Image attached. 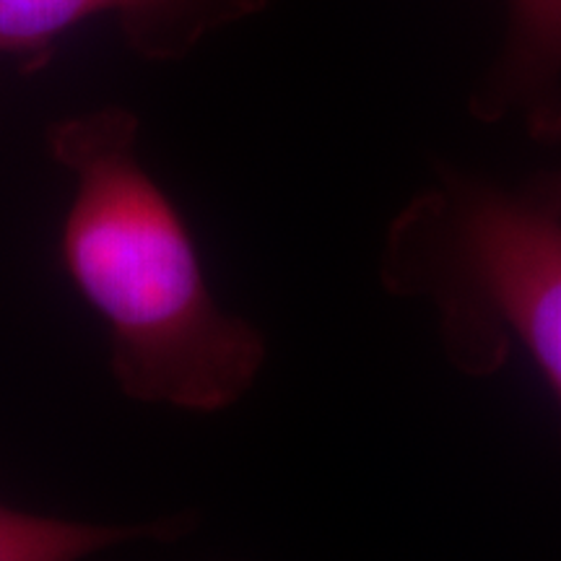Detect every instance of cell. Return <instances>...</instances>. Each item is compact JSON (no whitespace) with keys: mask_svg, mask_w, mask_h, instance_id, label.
Instances as JSON below:
<instances>
[{"mask_svg":"<svg viewBox=\"0 0 561 561\" xmlns=\"http://www.w3.org/2000/svg\"><path fill=\"white\" fill-rule=\"evenodd\" d=\"M138 121L107 107L50 130L73 174L62 224L68 278L110 331V367L138 403L216 413L240 403L268 359L265 335L219 307L191 231L138 159Z\"/></svg>","mask_w":561,"mask_h":561,"instance_id":"cell-1","label":"cell"},{"mask_svg":"<svg viewBox=\"0 0 561 561\" xmlns=\"http://www.w3.org/2000/svg\"><path fill=\"white\" fill-rule=\"evenodd\" d=\"M523 193L536 203H541L543 208L561 216V170L538 174V178L528 182V187Z\"/></svg>","mask_w":561,"mask_h":561,"instance_id":"cell-6","label":"cell"},{"mask_svg":"<svg viewBox=\"0 0 561 561\" xmlns=\"http://www.w3.org/2000/svg\"><path fill=\"white\" fill-rule=\"evenodd\" d=\"M380 278L396 297L430 301L462 375H496L517 348L561 403L559 214L447 172L392 221Z\"/></svg>","mask_w":561,"mask_h":561,"instance_id":"cell-2","label":"cell"},{"mask_svg":"<svg viewBox=\"0 0 561 561\" xmlns=\"http://www.w3.org/2000/svg\"><path fill=\"white\" fill-rule=\"evenodd\" d=\"M476 112L483 121L520 112L533 136H561V0H510L507 53Z\"/></svg>","mask_w":561,"mask_h":561,"instance_id":"cell-4","label":"cell"},{"mask_svg":"<svg viewBox=\"0 0 561 561\" xmlns=\"http://www.w3.org/2000/svg\"><path fill=\"white\" fill-rule=\"evenodd\" d=\"M191 512L149 523L107 525L32 515L0 504V561H83L115 546L174 543L195 530Z\"/></svg>","mask_w":561,"mask_h":561,"instance_id":"cell-5","label":"cell"},{"mask_svg":"<svg viewBox=\"0 0 561 561\" xmlns=\"http://www.w3.org/2000/svg\"><path fill=\"white\" fill-rule=\"evenodd\" d=\"M268 0H0V53L37 55L96 13H117L133 50L174 60L229 21L261 11Z\"/></svg>","mask_w":561,"mask_h":561,"instance_id":"cell-3","label":"cell"}]
</instances>
